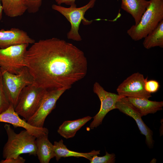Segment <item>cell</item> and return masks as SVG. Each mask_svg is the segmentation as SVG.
Wrapping results in <instances>:
<instances>
[{
    "label": "cell",
    "mask_w": 163,
    "mask_h": 163,
    "mask_svg": "<svg viewBox=\"0 0 163 163\" xmlns=\"http://www.w3.org/2000/svg\"><path fill=\"white\" fill-rule=\"evenodd\" d=\"M26 160L20 155L17 158L5 159L0 161V163H24Z\"/></svg>",
    "instance_id": "25"
},
{
    "label": "cell",
    "mask_w": 163,
    "mask_h": 163,
    "mask_svg": "<svg viewBox=\"0 0 163 163\" xmlns=\"http://www.w3.org/2000/svg\"><path fill=\"white\" fill-rule=\"evenodd\" d=\"M3 75L5 92L10 104L14 108L19 95L26 86L33 84L32 76L27 66L18 74H13L0 69Z\"/></svg>",
    "instance_id": "6"
},
{
    "label": "cell",
    "mask_w": 163,
    "mask_h": 163,
    "mask_svg": "<svg viewBox=\"0 0 163 163\" xmlns=\"http://www.w3.org/2000/svg\"><path fill=\"white\" fill-rule=\"evenodd\" d=\"M35 42L26 32L19 28L0 30V48L22 43L32 44Z\"/></svg>",
    "instance_id": "13"
},
{
    "label": "cell",
    "mask_w": 163,
    "mask_h": 163,
    "mask_svg": "<svg viewBox=\"0 0 163 163\" xmlns=\"http://www.w3.org/2000/svg\"><path fill=\"white\" fill-rule=\"evenodd\" d=\"M116 155L114 153L109 154L106 152L105 155L103 156L95 155L89 160L91 163H113L115 161Z\"/></svg>",
    "instance_id": "22"
},
{
    "label": "cell",
    "mask_w": 163,
    "mask_h": 163,
    "mask_svg": "<svg viewBox=\"0 0 163 163\" xmlns=\"http://www.w3.org/2000/svg\"><path fill=\"white\" fill-rule=\"evenodd\" d=\"M10 105L5 92L2 74L0 70V113L8 109Z\"/></svg>",
    "instance_id": "21"
},
{
    "label": "cell",
    "mask_w": 163,
    "mask_h": 163,
    "mask_svg": "<svg viewBox=\"0 0 163 163\" xmlns=\"http://www.w3.org/2000/svg\"><path fill=\"white\" fill-rule=\"evenodd\" d=\"M92 118L87 116L75 120L64 121L59 127L57 132L66 139L72 138L77 132Z\"/></svg>",
    "instance_id": "18"
},
{
    "label": "cell",
    "mask_w": 163,
    "mask_h": 163,
    "mask_svg": "<svg viewBox=\"0 0 163 163\" xmlns=\"http://www.w3.org/2000/svg\"><path fill=\"white\" fill-rule=\"evenodd\" d=\"M116 108L121 112L135 120L141 133L145 136L147 146L149 149L152 148L154 142L153 138V132L143 122L139 113L136 109L127 100L126 97H123L117 101Z\"/></svg>",
    "instance_id": "11"
},
{
    "label": "cell",
    "mask_w": 163,
    "mask_h": 163,
    "mask_svg": "<svg viewBox=\"0 0 163 163\" xmlns=\"http://www.w3.org/2000/svg\"><path fill=\"white\" fill-rule=\"evenodd\" d=\"M0 122L11 124L14 128H23L36 138L44 134H48L49 133L47 128L33 126L25 120L21 118L11 104L8 109L0 113Z\"/></svg>",
    "instance_id": "12"
},
{
    "label": "cell",
    "mask_w": 163,
    "mask_h": 163,
    "mask_svg": "<svg viewBox=\"0 0 163 163\" xmlns=\"http://www.w3.org/2000/svg\"><path fill=\"white\" fill-rule=\"evenodd\" d=\"M8 136V140L3 150L5 159L17 158L23 154L36 155V137L26 129L16 133L10 125L4 126Z\"/></svg>",
    "instance_id": "2"
},
{
    "label": "cell",
    "mask_w": 163,
    "mask_h": 163,
    "mask_svg": "<svg viewBox=\"0 0 163 163\" xmlns=\"http://www.w3.org/2000/svg\"><path fill=\"white\" fill-rule=\"evenodd\" d=\"M53 145L55 157L57 161H58L61 158L69 157L77 158L82 157L89 160L93 156L100 154V150H94L91 152L87 153L79 152L70 150L64 144L62 139L58 142L55 141Z\"/></svg>",
    "instance_id": "17"
},
{
    "label": "cell",
    "mask_w": 163,
    "mask_h": 163,
    "mask_svg": "<svg viewBox=\"0 0 163 163\" xmlns=\"http://www.w3.org/2000/svg\"><path fill=\"white\" fill-rule=\"evenodd\" d=\"M96 0H90L86 5L80 7L70 6L64 7L56 4H53L52 8L64 16L70 22L71 25L70 30L67 33V38L74 41H79L82 40L78 30L81 22L85 25L90 24L93 20H88L84 17L85 12L89 9L93 8Z\"/></svg>",
    "instance_id": "4"
},
{
    "label": "cell",
    "mask_w": 163,
    "mask_h": 163,
    "mask_svg": "<svg viewBox=\"0 0 163 163\" xmlns=\"http://www.w3.org/2000/svg\"><path fill=\"white\" fill-rule=\"evenodd\" d=\"M160 85L159 82L155 80H147L145 82L144 87L147 92L151 94L156 93L158 90Z\"/></svg>",
    "instance_id": "24"
},
{
    "label": "cell",
    "mask_w": 163,
    "mask_h": 163,
    "mask_svg": "<svg viewBox=\"0 0 163 163\" xmlns=\"http://www.w3.org/2000/svg\"><path fill=\"white\" fill-rule=\"evenodd\" d=\"M27 49L25 59L33 84L46 90L71 88L87 74L84 52L56 37L40 40Z\"/></svg>",
    "instance_id": "1"
},
{
    "label": "cell",
    "mask_w": 163,
    "mask_h": 163,
    "mask_svg": "<svg viewBox=\"0 0 163 163\" xmlns=\"http://www.w3.org/2000/svg\"><path fill=\"white\" fill-rule=\"evenodd\" d=\"M36 155L40 163H48L55 157L53 145L50 141L48 134H44L36 138Z\"/></svg>",
    "instance_id": "16"
},
{
    "label": "cell",
    "mask_w": 163,
    "mask_h": 163,
    "mask_svg": "<svg viewBox=\"0 0 163 163\" xmlns=\"http://www.w3.org/2000/svg\"><path fill=\"white\" fill-rule=\"evenodd\" d=\"M143 45L147 49L155 47H163V20L144 38Z\"/></svg>",
    "instance_id": "20"
},
{
    "label": "cell",
    "mask_w": 163,
    "mask_h": 163,
    "mask_svg": "<svg viewBox=\"0 0 163 163\" xmlns=\"http://www.w3.org/2000/svg\"><path fill=\"white\" fill-rule=\"evenodd\" d=\"M66 90L62 88L46 90L38 109L27 122L33 126L43 127L46 117L55 108L57 101Z\"/></svg>",
    "instance_id": "8"
},
{
    "label": "cell",
    "mask_w": 163,
    "mask_h": 163,
    "mask_svg": "<svg viewBox=\"0 0 163 163\" xmlns=\"http://www.w3.org/2000/svg\"><path fill=\"white\" fill-rule=\"evenodd\" d=\"M75 1L76 0H55L58 5H60L61 4H64L72 7H76V5L75 3Z\"/></svg>",
    "instance_id": "26"
},
{
    "label": "cell",
    "mask_w": 163,
    "mask_h": 163,
    "mask_svg": "<svg viewBox=\"0 0 163 163\" xmlns=\"http://www.w3.org/2000/svg\"><path fill=\"white\" fill-rule=\"evenodd\" d=\"M93 91L98 97L101 104L99 111L93 117V120L89 125V127L91 129L97 127L102 124L106 114L110 111L116 109L117 102L123 97L118 94L106 91L97 82L94 84Z\"/></svg>",
    "instance_id": "9"
},
{
    "label": "cell",
    "mask_w": 163,
    "mask_h": 163,
    "mask_svg": "<svg viewBox=\"0 0 163 163\" xmlns=\"http://www.w3.org/2000/svg\"><path fill=\"white\" fill-rule=\"evenodd\" d=\"M27 12L30 13L37 12L41 6L42 0H23Z\"/></svg>",
    "instance_id": "23"
},
{
    "label": "cell",
    "mask_w": 163,
    "mask_h": 163,
    "mask_svg": "<svg viewBox=\"0 0 163 163\" xmlns=\"http://www.w3.org/2000/svg\"><path fill=\"white\" fill-rule=\"evenodd\" d=\"M126 99L136 109L141 116L154 114L162 110L163 102L149 100L142 97H126Z\"/></svg>",
    "instance_id": "14"
},
{
    "label": "cell",
    "mask_w": 163,
    "mask_h": 163,
    "mask_svg": "<svg viewBox=\"0 0 163 163\" xmlns=\"http://www.w3.org/2000/svg\"><path fill=\"white\" fill-rule=\"evenodd\" d=\"M29 44L22 43L0 48V69L17 74L27 66L25 55Z\"/></svg>",
    "instance_id": "7"
},
{
    "label": "cell",
    "mask_w": 163,
    "mask_h": 163,
    "mask_svg": "<svg viewBox=\"0 0 163 163\" xmlns=\"http://www.w3.org/2000/svg\"><path fill=\"white\" fill-rule=\"evenodd\" d=\"M145 78L143 74L139 72L132 74L124 80L118 87L117 91L119 95L125 97H142L149 99L151 94L145 90Z\"/></svg>",
    "instance_id": "10"
},
{
    "label": "cell",
    "mask_w": 163,
    "mask_h": 163,
    "mask_svg": "<svg viewBox=\"0 0 163 163\" xmlns=\"http://www.w3.org/2000/svg\"><path fill=\"white\" fill-rule=\"evenodd\" d=\"M3 12V8L1 2V0H0V21L2 18Z\"/></svg>",
    "instance_id": "27"
},
{
    "label": "cell",
    "mask_w": 163,
    "mask_h": 163,
    "mask_svg": "<svg viewBox=\"0 0 163 163\" xmlns=\"http://www.w3.org/2000/svg\"><path fill=\"white\" fill-rule=\"evenodd\" d=\"M46 91L33 84L26 86L19 95L15 111L27 121L38 109Z\"/></svg>",
    "instance_id": "5"
},
{
    "label": "cell",
    "mask_w": 163,
    "mask_h": 163,
    "mask_svg": "<svg viewBox=\"0 0 163 163\" xmlns=\"http://www.w3.org/2000/svg\"><path fill=\"white\" fill-rule=\"evenodd\" d=\"M150 4L139 23L127 31L132 39L137 41L144 38L163 20V0H149Z\"/></svg>",
    "instance_id": "3"
},
{
    "label": "cell",
    "mask_w": 163,
    "mask_h": 163,
    "mask_svg": "<svg viewBox=\"0 0 163 163\" xmlns=\"http://www.w3.org/2000/svg\"><path fill=\"white\" fill-rule=\"evenodd\" d=\"M150 4L146 0H121V8L131 15L135 24H138Z\"/></svg>",
    "instance_id": "15"
},
{
    "label": "cell",
    "mask_w": 163,
    "mask_h": 163,
    "mask_svg": "<svg viewBox=\"0 0 163 163\" xmlns=\"http://www.w3.org/2000/svg\"><path fill=\"white\" fill-rule=\"evenodd\" d=\"M1 2L3 11L9 17L21 16L27 11L23 0H1Z\"/></svg>",
    "instance_id": "19"
}]
</instances>
